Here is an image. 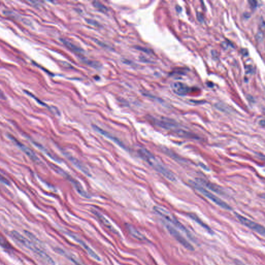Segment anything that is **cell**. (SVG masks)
<instances>
[{"instance_id":"obj_1","label":"cell","mask_w":265,"mask_h":265,"mask_svg":"<svg viewBox=\"0 0 265 265\" xmlns=\"http://www.w3.org/2000/svg\"><path fill=\"white\" fill-rule=\"evenodd\" d=\"M138 153L142 159L167 179L170 181H176V178L172 172L166 168L150 151L146 149H141L138 151Z\"/></svg>"},{"instance_id":"obj_2","label":"cell","mask_w":265,"mask_h":265,"mask_svg":"<svg viewBox=\"0 0 265 265\" xmlns=\"http://www.w3.org/2000/svg\"><path fill=\"white\" fill-rule=\"evenodd\" d=\"M11 236L16 241H17L18 243L21 244L22 246L34 252V254L38 256V257L43 261H44L45 263L50 265H53L54 264L52 259L48 255H47L43 250H40L33 243L29 241V240L21 235L18 232L15 231L11 232Z\"/></svg>"},{"instance_id":"obj_3","label":"cell","mask_w":265,"mask_h":265,"mask_svg":"<svg viewBox=\"0 0 265 265\" xmlns=\"http://www.w3.org/2000/svg\"><path fill=\"white\" fill-rule=\"evenodd\" d=\"M154 210L157 214H159V215L163 217L164 219H165V220L168 221V222H169V223H171L174 225H175L176 227H177L181 230L183 231L184 232H185V234L188 235V237L191 238V237L190 236L191 235L190 234V232H188V230L169 211L165 208L161 207H159V206L154 207Z\"/></svg>"},{"instance_id":"obj_4","label":"cell","mask_w":265,"mask_h":265,"mask_svg":"<svg viewBox=\"0 0 265 265\" xmlns=\"http://www.w3.org/2000/svg\"><path fill=\"white\" fill-rule=\"evenodd\" d=\"M191 183L192 186L196 190H197L198 192L204 195L207 198H208L209 199L211 200L214 203L217 204V205H219L221 208H223L226 210H231L232 208L230 205H228L227 203H226L225 202H224L221 198H220L219 197L216 196L215 195L211 193H210L209 191H208V190H206L203 186H201L200 184H197L194 182H191Z\"/></svg>"},{"instance_id":"obj_5","label":"cell","mask_w":265,"mask_h":265,"mask_svg":"<svg viewBox=\"0 0 265 265\" xmlns=\"http://www.w3.org/2000/svg\"><path fill=\"white\" fill-rule=\"evenodd\" d=\"M236 217L238 219L239 222L250 230H253L259 234L262 235L263 236H265V230L264 227L258 223L255 222L254 221L247 219V218L244 217L238 213H235Z\"/></svg>"},{"instance_id":"obj_6","label":"cell","mask_w":265,"mask_h":265,"mask_svg":"<svg viewBox=\"0 0 265 265\" xmlns=\"http://www.w3.org/2000/svg\"><path fill=\"white\" fill-rule=\"evenodd\" d=\"M165 226L170 234L174 237H175V238L179 241L182 245L190 251L194 250V247L192 245H191L190 242L187 241L185 238L182 236V235L177 230H176L175 228L173 227L172 226L167 224H165Z\"/></svg>"},{"instance_id":"obj_7","label":"cell","mask_w":265,"mask_h":265,"mask_svg":"<svg viewBox=\"0 0 265 265\" xmlns=\"http://www.w3.org/2000/svg\"><path fill=\"white\" fill-rule=\"evenodd\" d=\"M171 89L175 94L180 96L186 95L191 91L190 88L187 85L180 82H176L171 84Z\"/></svg>"},{"instance_id":"obj_8","label":"cell","mask_w":265,"mask_h":265,"mask_svg":"<svg viewBox=\"0 0 265 265\" xmlns=\"http://www.w3.org/2000/svg\"><path fill=\"white\" fill-rule=\"evenodd\" d=\"M71 236H72V238H73L74 240H75L78 243H79L81 245L82 247L86 250V252L88 253V254L92 258H93V259H94L95 260L98 261H101V259L100 258V257L89 246H88V244H86L84 241H82V240L80 239L79 238H78L77 237L74 236V235H72Z\"/></svg>"},{"instance_id":"obj_9","label":"cell","mask_w":265,"mask_h":265,"mask_svg":"<svg viewBox=\"0 0 265 265\" xmlns=\"http://www.w3.org/2000/svg\"><path fill=\"white\" fill-rule=\"evenodd\" d=\"M9 137H10V138H11L14 142H15L16 145H17V146L19 147V148H20V149H21V150L23 151L26 154L28 155L29 157H30L31 159H33V160H34V161H37V160H38V159H38V157H36L35 154H34V153L32 152V151H31L30 149H29V148H27L26 146H25L24 145L21 144V142H20L19 141H18L17 139L13 137V136H9Z\"/></svg>"},{"instance_id":"obj_10","label":"cell","mask_w":265,"mask_h":265,"mask_svg":"<svg viewBox=\"0 0 265 265\" xmlns=\"http://www.w3.org/2000/svg\"><path fill=\"white\" fill-rule=\"evenodd\" d=\"M93 213L95 214V216L97 217V218H98L99 221L103 223V224H104V225L106 226V227L108 228L109 230H111V231H112L113 232H115V233L117 234L118 232L117 231V230L113 227V226L112 225L111 222H109V221L107 219H106L102 214L94 210H93Z\"/></svg>"},{"instance_id":"obj_11","label":"cell","mask_w":265,"mask_h":265,"mask_svg":"<svg viewBox=\"0 0 265 265\" xmlns=\"http://www.w3.org/2000/svg\"><path fill=\"white\" fill-rule=\"evenodd\" d=\"M61 40L65 46L67 47L69 49L71 50L73 52L77 53H82L84 51L81 48H80L79 47L76 46L74 44L72 43L69 42L68 40H65V39H61Z\"/></svg>"},{"instance_id":"obj_12","label":"cell","mask_w":265,"mask_h":265,"mask_svg":"<svg viewBox=\"0 0 265 265\" xmlns=\"http://www.w3.org/2000/svg\"><path fill=\"white\" fill-rule=\"evenodd\" d=\"M128 232H130V235L134 237L135 238L137 239L138 240H144L146 239L141 233H140L139 232L135 229L134 228L132 227L131 226H129L128 227Z\"/></svg>"},{"instance_id":"obj_13","label":"cell","mask_w":265,"mask_h":265,"mask_svg":"<svg viewBox=\"0 0 265 265\" xmlns=\"http://www.w3.org/2000/svg\"><path fill=\"white\" fill-rule=\"evenodd\" d=\"M189 216H190L193 220L196 221L197 223H198V224H199V225L203 227L205 229L207 230L208 232H210L211 234H212V232H213L212 230L210 229V227H209L208 225H207L205 223H203V222L201 221V220L199 219L198 217H197L196 215L193 214H190V215H189Z\"/></svg>"},{"instance_id":"obj_14","label":"cell","mask_w":265,"mask_h":265,"mask_svg":"<svg viewBox=\"0 0 265 265\" xmlns=\"http://www.w3.org/2000/svg\"><path fill=\"white\" fill-rule=\"evenodd\" d=\"M93 5L97 10H98L101 12L103 13H107L108 9L107 7L105 6L104 4H103L101 3L97 2V1H94L93 2Z\"/></svg>"},{"instance_id":"obj_15","label":"cell","mask_w":265,"mask_h":265,"mask_svg":"<svg viewBox=\"0 0 265 265\" xmlns=\"http://www.w3.org/2000/svg\"><path fill=\"white\" fill-rule=\"evenodd\" d=\"M199 180H200L199 181L201 182V184H204V185L205 186L210 188V189H211L214 192H216L217 193L220 192V193H221V192H222L221 190L214 184H212L210 182H207V181H205V180H203V179H199Z\"/></svg>"},{"instance_id":"obj_16","label":"cell","mask_w":265,"mask_h":265,"mask_svg":"<svg viewBox=\"0 0 265 265\" xmlns=\"http://www.w3.org/2000/svg\"><path fill=\"white\" fill-rule=\"evenodd\" d=\"M59 252L61 253V254H63L64 255L66 256L68 259H69L71 261H73V263H74V264H75L76 265H82L76 259H74L72 255H69L68 253H67L66 252H64L63 251H62V250H61V249H59Z\"/></svg>"},{"instance_id":"obj_17","label":"cell","mask_w":265,"mask_h":265,"mask_svg":"<svg viewBox=\"0 0 265 265\" xmlns=\"http://www.w3.org/2000/svg\"><path fill=\"white\" fill-rule=\"evenodd\" d=\"M82 61L84 62V63H86L87 65H90L91 66H93V67H97L99 66L97 63L93 62V61H90V60H86V59H84L83 60H82Z\"/></svg>"},{"instance_id":"obj_18","label":"cell","mask_w":265,"mask_h":265,"mask_svg":"<svg viewBox=\"0 0 265 265\" xmlns=\"http://www.w3.org/2000/svg\"><path fill=\"white\" fill-rule=\"evenodd\" d=\"M136 49H137L138 50H139L144 51V52H146V53H150V51L148 49L146 48H144V47H142L140 46L136 47Z\"/></svg>"},{"instance_id":"obj_19","label":"cell","mask_w":265,"mask_h":265,"mask_svg":"<svg viewBox=\"0 0 265 265\" xmlns=\"http://www.w3.org/2000/svg\"><path fill=\"white\" fill-rule=\"evenodd\" d=\"M86 22L89 23H90V24H92L93 26H98V23L97 22H96L94 20L87 19Z\"/></svg>"},{"instance_id":"obj_20","label":"cell","mask_w":265,"mask_h":265,"mask_svg":"<svg viewBox=\"0 0 265 265\" xmlns=\"http://www.w3.org/2000/svg\"><path fill=\"white\" fill-rule=\"evenodd\" d=\"M249 2L250 3V4L251 5L252 8H255L257 6V3L255 1H249Z\"/></svg>"},{"instance_id":"obj_21","label":"cell","mask_w":265,"mask_h":265,"mask_svg":"<svg viewBox=\"0 0 265 265\" xmlns=\"http://www.w3.org/2000/svg\"><path fill=\"white\" fill-rule=\"evenodd\" d=\"M197 18L200 22H203V17L201 13H197Z\"/></svg>"},{"instance_id":"obj_22","label":"cell","mask_w":265,"mask_h":265,"mask_svg":"<svg viewBox=\"0 0 265 265\" xmlns=\"http://www.w3.org/2000/svg\"><path fill=\"white\" fill-rule=\"evenodd\" d=\"M0 98H1V99H5V95L1 90H0Z\"/></svg>"},{"instance_id":"obj_23","label":"cell","mask_w":265,"mask_h":265,"mask_svg":"<svg viewBox=\"0 0 265 265\" xmlns=\"http://www.w3.org/2000/svg\"><path fill=\"white\" fill-rule=\"evenodd\" d=\"M176 9H177V11H178V12H180L181 11V8L179 6H176Z\"/></svg>"}]
</instances>
